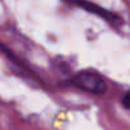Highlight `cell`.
<instances>
[{
    "label": "cell",
    "instance_id": "obj_1",
    "mask_svg": "<svg viewBox=\"0 0 130 130\" xmlns=\"http://www.w3.org/2000/svg\"><path fill=\"white\" fill-rule=\"evenodd\" d=\"M70 84L80 88L83 91L96 93V94H102L106 92V83L105 80L96 73L92 72H82L78 73L75 77L70 79Z\"/></svg>",
    "mask_w": 130,
    "mask_h": 130
},
{
    "label": "cell",
    "instance_id": "obj_2",
    "mask_svg": "<svg viewBox=\"0 0 130 130\" xmlns=\"http://www.w3.org/2000/svg\"><path fill=\"white\" fill-rule=\"evenodd\" d=\"M68 2H69V4L77 5V7H79V8L87 10V12H89V13H93L96 15H100L101 18H103V19H106L108 22H116V21H119V17L116 14H113V13H111V12L101 8L100 5H97L94 3L88 2V0H68Z\"/></svg>",
    "mask_w": 130,
    "mask_h": 130
},
{
    "label": "cell",
    "instance_id": "obj_3",
    "mask_svg": "<svg viewBox=\"0 0 130 130\" xmlns=\"http://www.w3.org/2000/svg\"><path fill=\"white\" fill-rule=\"evenodd\" d=\"M122 105H124V107H126L127 110H130V91L124 96V98H122Z\"/></svg>",
    "mask_w": 130,
    "mask_h": 130
}]
</instances>
